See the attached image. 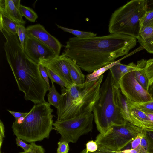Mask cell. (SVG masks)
I'll return each mask as SVG.
<instances>
[{
	"label": "cell",
	"mask_w": 153,
	"mask_h": 153,
	"mask_svg": "<svg viewBox=\"0 0 153 153\" xmlns=\"http://www.w3.org/2000/svg\"><path fill=\"white\" fill-rule=\"evenodd\" d=\"M137 42L135 37L110 33L81 39L70 38L63 53L73 60L83 70L91 73L127 55Z\"/></svg>",
	"instance_id": "obj_1"
},
{
	"label": "cell",
	"mask_w": 153,
	"mask_h": 153,
	"mask_svg": "<svg viewBox=\"0 0 153 153\" xmlns=\"http://www.w3.org/2000/svg\"><path fill=\"white\" fill-rule=\"evenodd\" d=\"M3 48L6 58L13 72L19 91L24 94L26 100L35 104L46 102L45 96L48 86L42 76L39 64L30 59L22 49L17 35L5 31Z\"/></svg>",
	"instance_id": "obj_2"
},
{
	"label": "cell",
	"mask_w": 153,
	"mask_h": 153,
	"mask_svg": "<svg viewBox=\"0 0 153 153\" xmlns=\"http://www.w3.org/2000/svg\"><path fill=\"white\" fill-rule=\"evenodd\" d=\"M103 77L102 75L95 81L73 84L68 88H62L57 120H63L92 112L99 98Z\"/></svg>",
	"instance_id": "obj_3"
},
{
	"label": "cell",
	"mask_w": 153,
	"mask_h": 153,
	"mask_svg": "<svg viewBox=\"0 0 153 153\" xmlns=\"http://www.w3.org/2000/svg\"><path fill=\"white\" fill-rule=\"evenodd\" d=\"M119 88L109 71L100 87L99 98L93 111L97 128L100 134L105 133L113 126L123 125L127 121L119 105Z\"/></svg>",
	"instance_id": "obj_4"
},
{
	"label": "cell",
	"mask_w": 153,
	"mask_h": 153,
	"mask_svg": "<svg viewBox=\"0 0 153 153\" xmlns=\"http://www.w3.org/2000/svg\"><path fill=\"white\" fill-rule=\"evenodd\" d=\"M50 105L46 102L34 104L21 123L13 122L12 128L14 134L30 143L48 139L54 129L53 109Z\"/></svg>",
	"instance_id": "obj_5"
},
{
	"label": "cell",
	"mask_w": 153,
	"mask_h": 153,
	"mask_svg": "<svg viewBox=\"0 0 153 153\" xmlns=\"http://www.w3.org/2000/svg\"><path fill=\"white\" fill-rule=\"evenodd\" d=\"M146 0H132L115 10L108 25L110 33L120 34L138 37L140 20L146 11Z\"/></svg>",
	"instance_id": "obj_6"
},
{
	"label": "cell",
	"mask_w": 153,
	"mask_h": 153,
	"mask_svg": "<svg viewBox=\"0 0 153 153\" xmlns=\"http://www.w3.org/2000/svg\"><path fill=\"white\" fill-rule=\"evenodd\" d=\"M144 130L127 121L124 124L114 125L104 134H100L95 141L102 145L115 151L123 149Z\"/></svg>",
	"instance_id": "obj_7"
},
{
	"label": "cell",
	"mask_w": 153,
	"mask_h": 153,
	"mask_svg": "<svg viewBox=\"0 0 153 153\" xmlns=\"http://www.w3.org/2000/svg\"><path fill=\"white\" fill-rule=\"evenodd\" d=\"M94 119L93 113L90 112L63 120H56L53 124L54 130L60 134V141L75 143L80 136L91 131Z\"/></svg>",
	"instance_id": "obj_8"
},
{
	"label": "cell",
	"mask_w": 153,
	"mask_h": 153,
	"mask_svg": "<svg viewBox=\"0 0 153 153\" xmlns=\"http://www.w3.org/2000/svg\"><path fill=\"white\" fill-rule=\"evenodd\" d=\"M119 86L122 94L131 102L140 103L153 100L148 91L136 80L134 71L127 73L121 78Z\"/></svg>",
	"instance_id": "obj_9"
},
{
	"label": "cell",
	"mask_w": 153,
	"mask_h": 153,
	"mask_svg": "<svg viewBox=\"0 0 153 153\" xmlns=\"http://www.w3.org/2000/svg\"><path fill=\"white\" fill-rule=\"evenodd\" d=\"M23 51L30 59L38 64L40 59H48L57 56L48 46L27 35L24 42Z\"/></svg>",
	"instance_id": "obj_10"
},
{
	"label": "cell",
	"mask_w": 153,
	"mask_h": 153,
	"mask_svg": "<svg viewBox=\"0 0 153 153\" xmlns=\"http://www.w3.org/2000/svg\"><path fill=\"white\" fill-rule=\"evenodd\" d=\"M27 34L35 38L51 48L57 56H60L62 45L55 37L51 35L40 24L29 25L26 28Z\"/></svg>",
	"instance_id": "obj_11"
},
{
	"label": "cell",
	"mask_w": 153,
	"mask_h": 153,
	"mask_svg": "<svg viewBox=\"0 0 153 153\" xmlns=\"http://www.w3.org/2000/svg\"><path fill=\"white\" fill-rule=\"evenodd\" d=\"M65 56L61 55L48 59H40L39 64L47 68L59 76L70 86L73 83L65 59Z\"/></svg>",
	"instance_id": "obj_12"
},
{
	"label": "cell",
	"mask_w": 153,
	"mask_h": 153,
	"mask_svg": "<svg viewBox=\"0 0 153 153\" xmlns=\"http://www.w3.org/2000/svg\"><path fill=\"white\" fill-rule=\"evenodd\" d=\"M128 103L131 123L146 131H153V125L146 114L135 107L128 101Z\"/></svg>",
	"instance_id": "obj_13"
},
{
	"label": "cell",
	"mask_w": 153,
	"mask_h": 153,
	"mask_svg": "<svg viewBox=\"0 0 153 153\" xmlns=\"http://www.w3.org/2000/svg\"><path fill=\"white\" fill-rule=\"evenodd\" d=\"M0 11L4 12L18 24L24 25L26 22L23 19L19 10L16 7L12 0H0Z\"/></svg>",
	"instance_id": "obj_14"
},
{
	"label": "cell",
	"mask_w": 153,
	"mask_h": 153,
	"mask_svg": "<svg viewBox=\"0 0 153 153\" xmlns=\"http://www.w3.org/2000/svg\"><path fill=\"white\" fill-rule=\"evenodd\" d=\"M137 39L148 52L153 54V27L141 26Z\"/></svg>",
	"instance_id": "obj_15"
},
{
	"label": "cell",
	"mask_w": 153,
	"mask_h": 153,
	"mask_svg": "<svg viewBox=\"0 0 153 153\" xmlns=\"http://www.w3.org/2000/svg\"><path fill=\"white\" fill-rule=\"evenodd\" d=\"M136 65L133 62L126 65L119 62L110 69L113 79L116 86L119 88V82L121 78L127 73L135 70Z\"/></svg>",
	"instance_id": "obj_16"
},
{
	"label": "cell",
	"mask_w": 153,
	"mask_h": 153,
	"mask_svg": "<svg viewBox=\"0 0 153 153\" xmlns=\"http://www.w3.org/2000/svg\"><path fill=\"white\" fill-rule=\"evenodd\" d=\"M65 59L73 84H80L85 83V76L82 72L81 68L71 59L65 56Z\"/></svg>",
	"instance_id": "obj_17"
},
{
	"label": "cell",
	"mask_w": 153,
	"mask_h": 153,
	"mask_svg": "<svg viewBox=\"0 0 153 153\" xmlns=\"http://www.w3.org/2000/svg\"><path fill=\"white\" fill-rule=\"evenodd\" d=\"M146 60L142 59L137 62L136 69L134 71L135 78L139 83L146 90L148 91L149 84L145 72Z\"/></svg>",
	"instance_id": "obj_18"
},
{
	"label": "cell",
	"mask_w": 153,
	"mask_h": 153,
	"mask_svg": "<svg viewBox=\"0 0 153 153\" xmlns=\"http://www.w3.org/2000/svg\"><path fill=\"white\" fill-rule=\"evenodd\" d=\"M17 25L4 12L0 11V30H3L7 33L16 35Z\"/></svg>",
	"instance_id": "obj_19"
},
{
	"label": "cell",
	"mask_w": 153,
	"mask_h": 153,
	"mask_svg": "<svg viewBox=\"0 0 153 153\" xmlns=\"http://www.w3.org/2000/svg\"><path fill=\"white\" fill-rule=\"evenodd\" d=\"M126 57V56H125L121 59L115 61L112 63L97 69L88 74L86 76L85 82H90L97 80L105 71L109 69L119 62H121Z\"/></svg>",
	"instance_id": "obj_20"
},
{
	"label": "cell",
	"mask_w": 153,
	"mask_h": 153,
	"mask_svg": "<svg viewBox=\"0 0 153 153\" xmlns=\"http://www.w3.org/2000/svg\"><path fill=\"white\" fill-rule=\"evenodd\" d=\"M118 100L119 106L124 118L127 121L131 123L127 100L122 94L120 88L118 91Z\"/></svg>",
	"instance_id": "obj_21"
},
{
	"label": "cell",
	"mask_w": 153,
	"mask_h": 153,
	"mask_svg": "<svg viewBox=\"0 0 153 153\" xmlns=\"http://www.w3.org/2000/svg\"><path fill=\"white\" fill-rule=\"evenodd\" d=\"M52 86L47 95L48 101L50 105L54 106L57 109L62 98V95L56 91L53 83H51Z\"/></svg>",
	"instance_id": "obj_22"
},
{
	"label": "cell",
	"mask_w": 153,
	"mask_h": 153,
	"mask_svg": "<svg viewBox=\"0 0 153 153\" xmlns=\"http://www.w3.org/2000/svg\"><path fill=\"white\" fill-rule=\"evenodd\" d=\"M58 28L65 32L71 33L76 36V37L81 39H86L96 36L97 34L91 32H85L67 28L61 26L56 24Z\"/></svg>",
	"instance_id": "obj_23"
},
{
	"label": "cell",
	"mask_w": 153,
	"mask_h": 153,
	"mask_svg": "<svg viewBox=\"0 0 153 153\" xmlns=\"http://www.w3.org/2000/svg\"><path fill=\"white\" fill-rule=\"evenodd\" d=\"M19 11L22 16L30 22H34L38 18L37 13L29 7L21 4Z\"/></svg>",
	"instance_id": "obj_24"
},
{
	"label": "cell",
	"mask_w": 153,
	"mask_h": 153,
	"mask_svg": "<svg viewBox=\"0 0 153 153\" xmlns=\"http://www.w3.org/2000/svg\"><path fill=\"white\" fill-rule=\"evenodd\" d=\"M128 101L135 107L144 112L153 114V100L140 103H133Z\"/></svg>",
	"instance_id": "obj_25"
},
{
	"label": "cell",
	"mask_w": 153,
	"mask_h": 153,
	"mask_svg": "<svg viewBox=\"0 0 153 153\" xmlns=\"http://www.w3.org/2000/svg\"><path fill=\"white\" fill-rule=\"evenodd\" d=\"M48 77L51 83L55 82L59 85L62 88H68L70 86L59 76L49 69L45 68Z\"/></svg>",
	"instance_id": "obj_26"
},
{
	"label": "cell",
	"mask_w": 153,
	"mask_h": 153,
	"mask_svg": "<svg viewBox=\"0 0 153 153\" xmlns=\"http://www.w3.org/2000/svg\"><path fill=\"white\" fill-rule=\"evenodd\" d=\"M141 26L153 27V10L146 11L140 20Z\"/></svg>",
	"instance_id": "obj_27"
},
{
	"label": "cell",
	"mask_w": 153,
	"mask_h": 153,
	"mask_svg": "<svg viewBox=\"0 0 153 153\" xmlns=\"http://www.w3.org/2000/svg\"><path fill=\"white\" fill-rule=\"evenodd\" d=\"M16 32L22 49L23 51L24 43L27 35L26 28L23 25L17 24Z\"/></svg>",
	"instance_id": "obj_28"
},
{
	"label": "cell",
	"mask_w": 153,
	"mask_h": 153,
	"mask_svg": "<svg viewBox=\"0 0 153 153\" xmlns=\"http://www.w3.org/2000/svg\"><path fill=\"white\" fill-rule=\"evenodd\" d=\"M145 70L149 86L153 82V58L146 60Z\"/></svg>",
	"instance_id": "obj_29"
},
{
	"label": "cell",
	"mask_w": 153,
	"mask_h": 153,
	"mask_svg": "<svg viewBox=\"0 0 153 153\" xmlns=\"http://www.w3.org/2000/svg\"><path fill=\"white\" fill-rule=\"evenodd\" d=\"M146 131L143 130L133 140L130 142L123 149H135L140 146L142 139L145 134Z\"/></svg>",
	"instance_id": "obj_30"
},
{
	"label": "cell",
	"mask_w": 153,
	"mask_h": 153,
	"mask_svg": "<svg viewBox=\"0 0 153 153\" xmlns=\"http://www.w3.org/2000/svg\"><path fill=\"white\" fill-rule=\"evenodd\" d=\"M80 153H120V151H115L110 149L102 145L98 144V149L95 152H91L88 151L86 149H84Z\"/></svg>",
	"instance_id": "obj_31"
},
{
	"label": "cell",
	"mask_w": 153,
	"mask_h": 153,
	"mask_svg": "<svg viewBox=\"0 0 153 153\" xmlns=\"http://www.w3.org/2000/svg\"><path fill=\"white\" fill-rule=\"evenodd\" d=\"M30 144L31 147L28 151L19 153H45V151L42 146L36 145L35 142L31 143Z\"/></svg>",
	"instance_id": "obj_32"
},
{
	"label": "cell",
	"mask_w": 153,
	"mask_h": 153,
	"mask_svg": "<svg viewBox=\"0 0 153 153\" xmlns=\"http://www.w3.org/2000/svg\"><path fill=\"white\" fill-rule=\"evenodd\" d=\"M146 134L148 144L147 152L153 153V131H146Z\"/></svg>",
	"instance_id": "obj_33"
},
{
	"label": "cell",
	"mask_w": 153,
	"mask_h": 153,
	"mask_svg": "<svg viewBox=\"0 0 153 153\" xmlns=\"http://www.w3.org/2000/svg\"><path fill=\"white\" fill-rule=\"evenodd\" d=\"M68 143L64 141L59 142L56 153H68L70 149Z\"/></svg>",
	"instance_id": "obj_34"
},
{
	"label": "cell",
	"mask_w": 153,
	"mask_h": 153,
	"mask_svg": "<svg viewBox=\"0 0 153 153\" xmlns=\"http://www.w3.org/2000/svg\"><path fill=\"white\" fill-rule=\"evenodd\" d=\"M39 68L42 76L47 83L50 90L51 88L49 83L48 74L46 68L40 64H39Z\"/></svg>",
	"instance_id": "obj_35"
},
{
	"label": "cell",
	"mask_w": 153,
	"mask_h": 153,
	"mask_svg": "<svg viewBox=\"0 0 153 153\" xmlns=\"http://www.w3.org/2000/svg\"><path fill=\"white\" fill-rule=\"evenodd\" d=\"M86 149L88 151L93 152L98 149V144L95 141L91 140L88 142L86 145Z\"/></svg>",
	"instance_id": "obj_36"
},
{
	"label": "cell",
	"mask_w": 153,
	"mask_h": 153,
	"mask_svg": "<svg viewBox=\"0 0 153 153\" xmlns=\"http://www.w3.org/2000/svg\"><path fill=\"white\" fill-rule=\"evenodd\" d=\"M16 140L17 146L22 148L24 150V151H28L30 149L31 147L30 144L26 143L23 140L17 137L16 138Z\"/></svg>",
	"instance_id": "obj_37"
},
{
	"label": "cell",
	"mask_w": 153,
	"mask_h": 153,
	"mask_svg": "<svg viewBox=\"0 0 153 153\" xmlns=\"http://www.w3.org/2000/svg\"><path fill=\"white\" fill-rule=\"evenodd\" d=\"M148 142L147 140L146 132L143 136L140 144V146L143 152L147 151L148 150Z\"/></svg>",
	"instance_id": "obj_38"
},
{
	"label": "cell",
	"mask_w": 153,
	"mask_h": 153,
	"mask_svg": "<svg viewBox=\"0 0 153 153\" xmlns=\"http://www.w3.org/2000/svg\"><path fill=\"white\" fill-rule=\"evenodd\" d=\"M0 148L1 150L4 139L5 137L4 126L1 120H0Z\"/></svg>",
	"instance_id": "obj_39"
},
{
	"label": "cell",
	"mask_w": 153,
	"mask_h": 153,
	"mask_svg": "<svg viewBox=\"0 0 153 153\" xmlns=\"http://www.w3.org/2000/svg\"><path fill=\"white\" fill-rule=\"evenodd\" d=\"M7 111L10 112L14 117L15 121H17L19 118L21 117H25L27 114L28 112L22 113L15 112L11 111L10 110H7Z\"/></svg>",
	"instance_id": "obj_40"
},
{
	"label": "cell",
	"mask_w": 153,
	"mask_h": 153,
	"mask_svg": "<svg viewBox=\"0 0 153 153\" xmlns=\"http://www.w3.org/2000/svg\"><path fill=\"white\" fill-rule=\"evenodd\" d=\"M120 152V153H142L143 151L140 146L136 149L123 150Z\"/></svg>",
	"instance_id": "obj_41"
},
{
	"label": "cell",
	"mask_w": 153,
	"mask_h": 153,
	"mask_svg": "<svg viewBox=\"0 0 153 153\" xmlns=\"http://www.w3.org/2000/svg\"><path fill=\"white\" fill-rule=\"evenodd\" d=\"M146 11L153 10V0H146Z\"/></svg>",
	"instance_id": "obj_42"
},
{
	"label": "cell",
	"mask_w": 153,
	"mask_h": 153,
	"mask_svg": "<svg viewBox=\"0 0 153 153\" xmlns=\"http://www.w3.org/2000/svg\"><path fill=\"white\" fill-rule=\"evenodd\" d=\"M147 91L153 100V82L149 86Z\"/></svg>",
	"instance_id": "obj_43"
},
{
	"label": "cell",
	"mask_w": 153,
	"mask_h": 153,
	"mask_svg": "<svg viewBox=\"0 0 153 153\" xmlns=\"http://www.w3.org/2000/svg\"><path fill=\"white\" fill-rule=\"evenodd\" d=\"M12 1L16 7L19 10L20 6V0H12Z\"/></svg>",
	"instance_id": "obj_44"
},
{
	"label": "cell",
	"mask_w": 153,
	"mask_h": 153,
	"mask_svg": "<svg viewBox=\"0 0 153 153\" xmlns=\"http://www.w3.org/2000/svg\"><path fill=\"white\" fill-rule=\"evenodd\" d=\"M149 117L153 125V114L146 113Z\"/></svg>",
	"instance_id": "obj_45"
},
{
	"label": "cell",
	"mask_w": 153,
	"mask_h": 153,
	"mask_svg": "<svg viewBox=\"0 0 153 153\" xmlns=\"http://www.w3.org/2000/svg\"><path fill=\"white\" fill-rule=\"evenodd\" d=\"M142 153H150L148 152L147 151H146V152H143Z\"/></svg>",
	"instance_id": "obj_46"
},
{
	"label": "cell",
	"mask_w": 153,
	"mask_h": 153,
	"mask_svg": "<svg viewBox=\"0 0 153 153\" xmlns=\"http://www.w3.org/2000/svg\"><path fill=\"white\" fill-rule=\"evenodd\" d=\"M0 153H4V152L2 153L1 152V150H0Z\"/></svg>",
	"instance_id": "obj_47"
}]
</instances>
